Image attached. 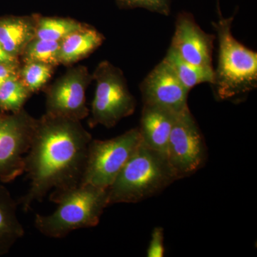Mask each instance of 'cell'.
I'll return each mask as SVG.
<instances>
[{"label":"cell","instance_id":"obj_15","mask_svg":"<svg viewBox=\"0 0 257 257\" xmlns=\"http://www.w3.org/2000/svg\"><path fill=\"white\" fill-rule=\"evenodd\" d=\"M18 204L8 189L0 183V256L9 253L13 245L25 234L17 215Z\"/></svg>","mask_w":257,"mask_h":257},{"label":"cell","instance_id":"obj_13","mask_svg":"<svg viewBox=\"0 0 257 257\" xmlns=\"http://www.w3.org/2000/svg\"><path fill=\"white\" fill-rule=\"evenodd\" d=\"M37 14L0 18V45L15 59L20 60L29 42L36 36Z\"/></svg>","mask_w":257,"mask_h":257},{"label":"cell","instance_id":"obj_23","mask_svg":"<svg viewBox=\"0 0 257 257\" xmlns=\"http://www.w3.org/2000/svg\"><path fill=\"white\" fill-rule=\"evenodd\" d=\"M20 63H0V86L11 77L18 76Z\"/></svg>","mask_w":257,"mask_h":257},{"label":"cell","instance_id":"obj_21","mask_svg":"<svg viewBox=\"0 0 257 257\" xmlns=\"http://www.w3.org/2000/svg\"><path fill=\"white\" fill-rule=\"evenodd\" d=\"M116 3L121 9L144 8L165 16L171 13L170 0H116Z\"/></svg>","mask_w":257,"mask_h":257},{"label":"cell","instance_id":"obj_17","mask_svg":"<svg viewBox=\"0 0 257 257\" xmlns=\"http://www.w3.org/2000/svg\"><path fill=\"white\" fill-rule=\"evenodd\" d=\"M87 25V24L72 18L37 15L35 38L61 42L71 34L82 30Z\"/></svg>","mask_w":257,"mask_h":257},{"label":"cell","instance_id":"obj_18","mask_svg":"<svg viewBox=\"0 0 257 257\" xmlns=\"http://www.w3.org/2000/svg\"><path fill=\"white\" fill-rule=\"evenodd\" d=\"M32 94L18 76L7 79L0 86V111L18 112L24 109Z\"/></svg>","mask_w":257,"mask_h":257},{"label":"cell","instance_id":"obj_16","mask_svg":"<svg viewBox=\"0 0 257 257\" xmlns=\"http://www.w3.org/2000/svg\"><path fill=\"white\" fill-rule=\"evenodd\" d=\"M164 60L166 61L177 74L184 87L190 91L198 84L212 83L214 79V68L199 67L186 62L179 57L172 47L167 51Z\"/></svg>","mask_w":257,"mask_h":257},{"label":"cell","instance_id":"obj_11","mask_svg":"<svg viewBox=\"0 0 257 257\" xmlns=\"http://www.w3.org/2000/svg\"><path fill=\"white\" fill-rule=\"evenodd\" d=\"M215 36L204 31L188 13H179L170 47L186 62L213 69L212 53Z\"/></svg>","mask_w":257,"mask_h":257},{"label":"cell","instance_id":"obj_3","mask_svg":"<svg viewBox=\"0 0 257 257\" xmlns=\"http://www.w3.org/2000/svg\"><path fill=\"white\" fill-rule=\"evenodd\" d=\"M176 180L167 157L142 143L108 188L109 206L142 202Z\"/></svg>","mask_w":257,"mask_h":257},{"label":"cell","instance_id":"obj_19","mask_svg":"<svg viewBox=\"0 0 257 257\" xmlns=\"http://www.w3.org/2000/svg\"><path fill=\"white\" fill-rule=\"evenodd\" d=\"M60 42L50 41L35 38L29 42L20 57L21 63L37 62L50 64L54 67L60 65L59 50Z\"/></svg>","mask_w":257,"mask_h":257},{"label":"cell","instance_id":"obj_1","mask_svg":"<svg viewBox=\"0 0 257 257\" xmlns=\"http://www.w3.org/2000/svg\"><path fill=\"white\" fill-rule=\"evenodd\" d=\"M91 134L81 121L47 114L37 119L31 147L25 158L30 188L20 203L24 210L41 202L52 189L82 182Z\"/></svg>","mask_w":257,"mask_h":257},{"label":"cell","instance_id":"obj_22","mask_svg":"<svg viewBox=\"0 0 257 257\" xmlns=\"http://www.w3.org/2000/svg\"><path fill=\"white\" fill-rule=\"evenodd\" d=\"M165 245H164V229L162 227H155L152 233L147 251L148 257H163L165 256Z\"/></svg>","mask_w":257,"mask_h":257},{"label":"cell","instance_id":"obj_10","mask_svg":"<svg viewBox=\"0 0 257 257\" xmlns=\"http://www.w3.org/2000/svg\"><path fill=\"white\" fill-rule=\"evenodd\" d=\"M144 104L160 106L179 113L188 108L189 91L166 61L157 64L140 86Z\"/></svg>","mask_w":257,"mask_h":257},{"label":"cell","instance_id":"obj_4","mask_svg":"<svg viewBox=\"0 0 257 257\" xmlns=\"http://www.w3.org/2000/svg\"><path fill=\"white\" fill-rule=\"evenodd\" d=\"M233 18L214 23L219 38V60L211 85L220 100L235 99L257 87V53L240 43L231 32Z\"/></svg>","mask_w":257,"mask_h":257},{"label":"cell","instance_id":"obj_2","mask_svg":"<svg viewBox=\"0 0 257 257\" xmlns=\"http://www.w3.org/2000/svg\"><path fill=\"white\" fill-rule=\"evenodd\" d=\"M50 199L58 207L50 215L37 214L35 226L41 234L55 239L74 230L94 227L109 207L108 189L89 184L53 189Z\"/></svg>","mask_w":257,"mask_h":257},{"label":"cell","instance_id":"obj_20","mask_svg":"<svg viewBox=\"0 0 257 257\" xmlns=\"http://www.w3.org/2000/svg\"><path fill=\"white\" fill-rule=\"evenodd\" d=\"M55 67L42 62L21 63L18 77L29 91L33 94L41 90L50 80Z\"/></svg>","mask_w":257,"mask_h":257},{"label":"cell","instance_id":"obj_8","mask_svg":"<svg viewBox=\"0 0 257 257\" xmlns=\"http://www.w3.org/2000/svg\"><path fill=\"white\" fill-rule=\"evenodd\" d=\"M166 157L177 180L194 175L205 163V143L189 107L177 115Z\"/></svg>","mask_w":257,"mask_h":257},{"label":"cell","instance_id":"obj_7","mask_svg":"<svg viewBox=\"0 0 257 257\" xmlns=\"http://www.w3.org/2000/svg\"><path fill=\"white\" fill-rule=\"evenodd\" d=\"M37 120L25 108L0 111V183L13 182L25 172V154L31 147Z\"/></svg>","mask_w":257,"mask_h":257},{"label":"cell","instance_id":"obj_9","mask_svg":"<svg viewBox=\"0 0 257 257\" xmlns=\"http://www.w3.org/2000/svg\"><path fill=\"white\" fill-rule=\"evenodd\" d=\"M93 81L85 66L70 67L45 90L47 114L82 121L90 110L86 103V91Z\"/></svg>","mask_w":257,"mask_h":257},{"label":"cell","instance_id":"obj_5","mask_svg":"<svg viewBox=\"0 0 257 257\" xmlns=\"http://www.w3.org/2000/svg\"><path fill=\"white\" fill-rule=\"evenodd\" d=\"M96 90L92 103L89 125L111 128L136 109L135 96L128 89L122 71L108 61L98 64L92 74Z\"/></svg>","mask_w":257,"mask_h":257},{"label":"cell","instance_id":"obj_12","mask_svg":"<svg viewBox=\"0 0 257 257\" xmlns=\"http://www.w3.org/2000/svg\"><path fill=\"white\" fill-rule=\"evenodd\" d=\"M177 114L160 106L144 104L139 127L142 143L166 156Z\"/></svg>","mask_w":257,"mask_h":257},{"label":"cell","instance_id":"obj_14","mask_svg":"<svg viewBox=\"0 0 257 257\" xmlns=\"http://www.w3.org/2000/svg\"><path fill=\"white\" fill-rule=\"evenodd\" d=\"M104 40V35L89 25L71 34L60 42V65L69 67L86 58L100 47Z\"/></svg>","mask_w":257,"mask_h":257},{"label":"cell","instance_id":"obj_6","mask_svg":"<svg viewBox=\"0 0 257 257\" xmlns=\"http://www.w3.org/2000/svg\"><path fill=\"white\" fill-rule=\"evenodd\" d=\"M141 143L139 128L110 140L92 139L81 183L109 188Z\"/></svg>","mask_w":257,"mask_h":257},{"label":"cell","instance_id":"obj_24","mask_svg":"<svg viewBox=\"0 0 257 257\" xmlns=\"http://www.w3.org/2000/svg\"><path fill=\"white\" fill-rule=\"evenodd\" d=\"M0 63H20V60L8 55L0 45Z\"/></svg>","mask_w":257,"mask_h":257}]
</instances>
